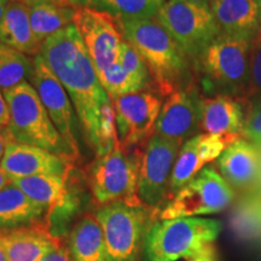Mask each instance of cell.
Returning <instances> with one entry per match:
<instances>
[{"instance_id":"19","label":"cell","mask_w":261,"mask_h":261,"mask_svg":"<svg viewBox=\"0 0 261 261\" xmlns=\"http://www.w3.org/2000/svg\"><path fill=\"white\" fill-rule=\"evenodd\" d=\"M260 165L259 148L244 138L228 146L217 160L220 175L237 190L248 189L257 180Z\"/></svg>"},{"instance_id":"3","label":"cell","mask_w":261,"mask_h":261,"mask_svg":"<svg viewBox=\"0 0 261 261\" xmlns=\"http://www.w3.org/2000/svg\"><path fill=\"white\" fill-rule=\"evenodd\" d=\"M220 230V221L207 218L156 220L146 234L143 260L189 261L214 254L213 244Z\"/></svg>"},{"instance_id":"17","label":"cell","mask_w":261,"mask_h":261,"mask_svg":"<svg viewBox=\"0 0 261 261\" xmlns=\"http://www.w3.org/2000/svg\"><path fill=\"white\" fill-rule=\"evenodd\" d=\"M249 103L228 94L201 97V130L207 135H241Z\"/></svg>"},{"instance_id":"30","label":"cell","mask_w":261,"mask_h":261,"mask_svg":"<svg viewBox=\"0 0 261 261\" xmlns=\"http://www.w3.org/2000/svg\"><path fill=\"white\" fill-rule=\"evenodd\" d=\"M117 62L122 65V68L127 71V73L132 75V76L144 87V90L154 91L151 75H150L148 67H146L143 58L139 56L138 52L130 46L126 40L122 41L121 47H120Z\"/></svg>"},{"instance_id":"14","label":"cell","mask_w":261,"mask_h":261,"mask_svg":"<svg viewBox=\"0 0 261 261\" xmlns=\"http://www.w3.org/2000/svg\"><path fill=\"white\" fill-rule=\"evenodd\" d=\"M201 94L191 84L166 97L155 135L182 144L201 130Z\"/></svg>"},{"instance_id":"1","label":"cell","mask_w":261,"mask_h":261,"mask_svg":"<svg viewBox=\"0 0 261 261\" xmlns=\"http://www.w3.org/2000/svg\"><path fill=\"white\" fill-rule=\"evenodd\" d=\"M40 55L69 94L85 140L96 151L104 114L113 100L100 85L75 25L62 29L45 40Z\"/></svg>"},{"instance_id":"43","label":"cell","mask_w":261,"mask_h":261,"mask_svg":"<svg viewBox=\"0 0 261 261\" xmlns=\"http://www.w3.org/2000/svg\"><path fill=\"white\" fill-rule=\"evenodd\" d=\"M257 34H259L261 37V23H260V29H259V33H257Z\"/></svg>"},{"instance_id":"41","label":"cell","mask_w":261,"mask_h":261,"mask_svg":"<svg viewBox=\"0 0 261 261\" xmlns=\"http://www.w3.org/2000/svg\"><path fill=\"white\" fill-rule=\"evenodd\" d=\"M188 2H192V3H196V4L210 6V3L212 2V0H188Z\"/></svg>"},{"instance_id":"25","label":"cell","mask_w":261,"mask_h":261,"mask_svg":"<svg viewBox=\"0 0 261 261\" xmlns=\"http://www.w3.org/2000/svg\"><path fill=\"white\" fill-rule=\"evenodd\" d=\"M68 175L64 177L56 174H41L12 179L10 181L21 189L32 201L48 211L63 197L67 191Z\"/></svg>"},{"instance_id":"35","label":"cell","mask_w":261,"mask_h":261,"mask_svg":"<svg viewBox=\"0 0 261 261\" xmlns=\"http://www.w3.org/2000/svg\"><path fill=\"white\" fill-rule=\"evenodd\" d=\"M99 0H69L70 4H73L76 8H83V6H87V8H96Z\"/></svg>"},{"instance_id":"34","label":"cell","mask_w":261,"mask_h":261,"mask_svg":"<svg viewBox=\"0 0 261 261\" xmlns=\"http://www.w3.org/2000/svg\"><path fill=\"white\" fill-rule=\"evenodd\" d=\"M10 122V114H9V108L6 99L0 91V129H5L9 126Z\"/></svg>"},{"instance_id":"42","label":"cell","mask_w":261,"mask_h":261,"mask_svg":"<svg viewBox=\"0 0 261 261\" xmlns=\"http://www.w3.org/2000/svg\"><path fill=\"white\" fill-rule=\"evenodd\" d=\"M17 2H21V3H24V4H27V5H33V4H35V3H38V2H41V0H17Z\"/></svg>"},{"instance_id":"5","label":"cell","mask_w":261,"mask_h":261,"mask_svg":"<svg viewBox=\"0 0 261 261\" xmlns=\"http://www.w3.org/2000/svg\"><path fill=\"white\" fill-rule=\"evenodd\" d=\"M250 45L252 41L221 33L200 55L194 69L208 89L242 98L249 76Z\"/></svg>"},{"instance_id":"36","label":"cell","mask_w":261,"mask_h":261,"mask_svg":"<svg viewBox=\"0 0 261 261\" xmlns=\"http://www.w3.org/2000/svg\"><path fill=\"white\" fill-rule=\"evenodd\" d=\"M9 143H11V142H10L8 136L4 133V129H0V161H2L3 156H4L6 146H8Z\"/></svg>"},{"instance_id":"31","label":"cell","mask_w":261,"mask_h":261,"mask_svg":"<svg viewBox=\"0 0 261 261\" xmlns=\"http://www.w3.org/2000/svg\"><path fill=\"white\" fill-rule=\"evenodd\" d=\"M261 97V37L259 34L253 39L250 45L249 76L247 87L241 99L250 103L253 99Z\"/></svg>"},{"instance_id":"33","label":"cell","mask_w":261,"mask_h":261,"mask_svg":"<svg viewBox=\"0 0 261 261\" xmlns=\"http://www.w3.org/2000/svg\"><path fill=\"white\" fill-rule=\"evenodd\" d=\"M41 261H73L69 253L68 244H64L62 240L42 257Z\"/></svg>"},{"instance_id":"10","label":"cell","mask_w":261,"mask_h":261,"mask_svg":"<svg viewBox=\"0 0 261 261\" xmlns=\"http://www.w3.org/2000/svg\"><path fill=\"white\" fill-rule=\"evenodd\" d=\"M181 145L154 135L143 150L137 195L140 203L156 215L169 201L172 172Z\"/></svg>"},{"instance_id":"27","label":"cell","mask_w":261,"mask_h":261,"mask_svg":"<svg viewBox=\"0 0 261 261\" xmlns=\"http://www.w3.org/2000/svg\"><path fill=\"white\" fill-rule=\"evenodd\" d=\"M166 0H99L96 8L119 21L154 18Z\"/></svg>"},{"instance_id":"13","label":"cell","mask_w":261,"mask_h":261,"mask_svg":"<svg viewBox=\"0 0 261 261\" xmlns=\"http://www.w3.org/2000/svg\"><path fill=\"white\" fill-rule=\"evenodd\" d=\"M29 83L38 92L48 116L64 139L65 144L69 146L77 160L80 158V149L77 127L74 119V106L69 94L47 67L41 55L33 57V73Z\"/></svg>"},{"instance_id":"20","label":"cell","mask_w":261,"mask_h":261,"mask_svg":"<svg viewBox=\"0 0 261 261\" xmlns=\"http://www.w3.org/2000/svg\"><path fill=\"white\" fill-rule=\"evenodd\" d=\"M46 213L11 181L0 190V234L45 223Z\"/></svg>"},{"instance_id":"22","label":"cell","mask_w":261,"mask_h":261,"mask_svg":"<svg viewBox=\"0 0 261 261\" xmlns=\"http://www.w3.org/2000/svg\"><path fill=\"white\" fill-rule=\"evenodd\" d=\"M0 42L27 56H38L41 44L37 40L31 25L29 5L10 0L0 21Z\"/></svg>"},{"instance_id":"32","label":"cell","mask_w":261,"mask_h":261,"mask_svg":"<svg viewBox=\"0 0 261 261\" xmlns=\"http://www.w3.org/2000/svg\"><path fill=\"white\" fill-rule=\"evenodd\" d=\"M242 137L261 148V97L256 98L255 102H250L247 108Z\"/></svg>"},{"instance_id":"11","label":"cell","mask_w":261,"mask_h":261,"mask_svg":"<svg viewBox=\"0 0 261 261\" xmlns=\"http://www.w3.org/2000/svg\"><path fill=\"white\" fill-rule=\"evenodd\" d=\"M119 143L125 149L144 148L155 135L162 97L154 91L123 94L113 99Z\"/></svg>"},{"instance_id":"39","label":"cell","mask_w":261,"mask_h":261,"mask_svg":"<svg viewBox=\"0 0 261 261\" xmlns=\"http://www.w3.org/2000/svg\"><path fill=\"white\" fill-rule=\"evenodd\" d=\"M9 2L10 0H0V21H2L3 16H4L6 5H8Z\"/></svg>"},{"instance_id":"28","label":"cell","mask_w":261,"mask_h":261,"mask_svg":"<svg viewBox=\"0 0 261 261\" xmlns=\"http://www.w3.org/2000/svg\"><path fill=\"white\" fill-rule=\"evenodd\" d=\"M97 75L100 85L112 100L123 94L146 91L132 75L123 69L119 62H115Z\"/></svg>"},{"instance_id":"24","label":"cell","mask_w":261,"mask_h":261,"mask_svg":"<svg viewBox=\"0 0 261 261\" xmlns=\"http://www.w3.org/2000/svg\"><path fill=\"white\" fill-rule=\"evenodd\" d=\"M67 244L73 261H108L103 230L96 215H84L71 228Z\"/></svg>"},{"instance_id":"4","label":"cell","mask_w":261,"mask_h":261,"mask_svg":"<svg viewBox=\"0 0 261 261\" xmlns=\"http://www.w3.org/2000/svg\"><path fill=\"white\" fill-rule=\"evenodd\" d=\"M4 97L10 114L9 126L4 133L10 142L38 146L73 163L76 161L31 83L8 91Z\"/></svg>"},{"instance_id":"9","label":"cell","mask_w":261,"mask_h":261,"mask_svg":"<svg viewBox=\"0 0 261 261\" xmlns=\"http://www.w3.org/2000/svg\"><path fill=\"white\" fill-rule=\"evenodd\" d=\"M234 200L233 189L213 166H205L156 215L158 220L220 213Z\"/></svg>"},{"instance_id":"6","label":"cell","mask_w":261,"mask_h":261,"mask_svg":"<svg viewBox=\"0 0 261 261\" xmlns=\"http://www.w3.org/2000/svg\"><path fill=\"white\" fill-rule=\"evenodd\" d=\"M143 150L144 148L130 150L119 145L96 156L87 167L86 179L97 204L102 207L113 202H126L143 205L137 195Z\"/></svg>"},{"instance_id":"38","label":"cell","mask_w":261,"mask_h":261,"mask_svg":"<svg viewBox=\"0 0 261 261\" xmlns=\"http://www.w3.org/2000/svg\"><path fill=\"white\" fill-rule=\"evenodd\" d=\"M189 261H217L214 257V254H208V255H203V256H200L197 257V259H194V260H189Z\"/></svg>"},{"instance_id":"26","label":"cell","mask_w":261,"mask_h":261,"mask_svg":"<svg viewBox=\"0 0 261 261\" xmlns=\"http://www.w3.org/2000/svg\"><path fill=\"white\" fill-rule=\"evenodd\" d=\"M32 73L33 60L0 42V91L3 94L19 85L29 83Z\"/></svg>"},{"instance_id":"21","label":"cell","mask_w":261,"mask_h":261,"mask_svg":"<svg viewBox=\"0 0 261 261\" xmlns=\"http://www.w3.org/2000/svg\"><path fill=\"white\" fill-rule=\"evenodd\" d=\"M60 241L52 236L46 223L0 234L9 261H41Z\"/></svg>"},{"instance_id":"12","label":"cell","mask_w":261,"mask_h":261,"mask_svg":"<svg viewBox=\"0 0 261 261\" xmlns=\"http://www.w3.org/2000/svg\"><path fill=\"white\" fill-rule=\"evenodd\" d=\"M73 24L79 33L97 74L117 62L123 34L117 19L97 8L75 9Z\"/></svg>"},{"instance_id":"2","label":"cell","mask_w":261,"mask_h":261,"mask_svg":"<svg viewBox=\"0 0 261 261\" xmlns=\"http://www.w3.org/2000/svg\"><path fill=\"white\" fill-rule=\"evenodd\" d=\"M123 39L143 58L151 75L152 87L162 98L194 84L192 62L172 35L156 21H119Z\"/></svg>"},{"instance_id":"16","label":"cell","mask_w":261,"mask_h":261,"mask_svg":"<svg viewBox=\"0 0 261 261\" xmlns=\"http://www.w3.org/2000/svg\"><path fill=\"white\" fill-rule=\"evenodd\" d=\"M0 168L10 180L41 174L67 177L73 171V162L38 146L12 142L6 146Z\"/></svg>"},{"instance_id":"29","label":"cell","mask_w":261,"mask_h":261,"mask_svg":"<svg viewBox=\"0 0 261 261\" xmlns=\"http://www.w3.org/2000/svg\"><path fill=\"white\" fill-rule=\"evenodd\" d=\"M234 231L242 237L257 236L261 231V194L249 197L233 218Z\"/></svg>"},{"instance_id":"7","label":"cell","mask_w":261,"mask_h":261,"mask_svg":"<svg viewBox=\"0 0 261 261\" xmlns=\"http://www.w3.org/2000/svg\"><path fill=\"white\" fill-rule=\"evenodd\" d=\"M107 248L108 261H138L156 213L144 205L113 202L96 212Z\"/></svg>"},{"instance_id":"15","label":"cell","mask_w":261,"mask_h":261,"mask_svg":"<svg viewBox=\"0 0 261 261\" xmlns=\"http://www.w3.org/2000/svg\"><path fill=\"white\" fill-rule=\"evenodd\" d=\"M241 138H243L241 135L217 136L201 133L188 139L179 150L174 163L169 184V200L195 178L205 165L218 160L228 146Z\"/></svg>"},{"instance_id":"23","label":"cell","mask_w":261,"mask_h":261,"mask_svg":"<svg viewBox=\"0 0 261 261\" xmlns=\"http://www.w3.org/2000/svg\"><path fill=\"white\" fill-rule=\"evenodd\" d=\"M75 9L69 0H41L29 6L33 33L41 46L52 35L73 24Z\"/></svg>"},{"instance_id":"40","label":"cell","mask_w":261,"mask_h":261,"mask_svg":"<svg viewBox=\"0 0 261 261\" xmlns=\"http://www.w3.org/2000/svg\"><path fill=\"white\" fill-rule=\"evenodd\" d=\"M0 261H9L8 255H6L5 249H4V247H3L2 243H0Z\"/></svg>"},{"instance_id":"37","label":"cell","mask_w":261,"mask_h":261,"mask_svg":"<svg viewBox=\"0 0 261 261\" xmlns=\"http://www.w3.org/2000/svg\"><path fill=\"white\" fill-rule=\"evenodd\" d=\"M9 182H10L9 177L5 174L4 171H3V169L0 168V190H2V189L4 188V187H6V185H8Z\"/></svg>"},{"instance_id":"18","label":"cell","mask_w":261,"mask_h":261,"mask_svg":"<svg viewBox=\"0 0 261 261\" xmlns=\"http://www.w3.org/2000/svg\"><path fill=\"white\" fill-rule=\"evenodd\" d=\"M210 8L223 34L253 41L259 33L261 0H212Z\"/></svg>"},{"instance_id":"8","label":"cell","mask_w":261,"mask_h":261,"mask_svg":"<svg viewBox=\"0 0 261 261\" xmlns=\"http://www.w3.org/2000/svg\"><path fill=\"white\" fill-rule=\"evenodd\" d=\"M155 19L178 42L192 65L205 47L221 34L210 6L188 0H167Z\"/></svg>"}]
</instances>
